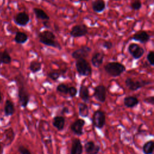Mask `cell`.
<instances>
[{
	"label": "cell",
	"mask_w": 154,
	"mask_h": 154,
	"mask_svg": "<svg viewBox=\"0 0 154 154\" xmlns=\"http://www.w3.org/2000/svg\"><path fill=\"white\" fill-rule=\"evenodd\" d=\"M128 51L135 60H138L144 54V49L137 43H131L128 47Z\"/></svg>",
	"instance_id": "ba28073f"
},
{
	"label": "cell",
	"mask_w": 154,
	"mask_h": 154,
	"mask_svg": "<svg viewBox=\"0 0 154 154\" xmlns=\"http://www.w3.org/2000/svg\"><path fill=\"white\" fill-rule=\"evenodd\" d=\"M146 58L147 60L148 61V63H149V64L152 66H153L154 65V52L152 51H150L148 52L147 56H146Z\"/></svg>",
	"instance_id": "4dcf8cb0"
},
{
	"label": "cell",
	"mask_w": 154,
	"mask_h": 154,
	"mask_svg": "<svg viewBox=\"0 0 154 154\" xmlns=\"http://www.w3.org/2000/svg\"><path fill=\"white\" fill-rule=\"evenodd\" d=\"M11 57L7 50L0 52V64H8L11 62Z\"/></svg>",
	"instance_id": "484cf974"
},
{
	"label": "cell",
	"mask_w": 154,
	"mask_h": 154,
	"mask_svg": "<svg viewBox=\"0 0 154 154\" xmlns=\"http://www.w3.org/2000/svg\"><path fill=\"white\" fill-rule=\"evenodd\" d=\"M78 1H88L89 0H78Z\"/></svg>",
	"instance_id": "60d3db41"
},
{
	"label": "cell",
	"mask_w": 154,
	"mask_h": 154,
	"mask_svg": "<svg viewBox=\"0 0 154 154\" xmlns=\"http://www.w3.org/2000/svg\"><path fill=\"white\" fill-rule=\"evenodd\" d=\"M84 149L86 154H97L100 151V147L93 141H88L85 143Z\"/></svg>",
	"instance_id": "5bb4252c"
},
{
	"label": "cell",
	"mask_w": 154,
	"mask_h": 154,
	"mask_svg": "<svg viewBox=\"0 0 154 154\" xmlns=\"http://www.w3.org/2000/svg\"><path fill=\"white\" fill-rule=\"evenodd\" d=\"M75 67L78 74L82 76H88L92 73V69L89 63L85 58H79L75 62Z\"/></svg>",
	"instance_id": "3957f363"
},
{
	"label": "cell",
	"mask_w": 154,
	"mask_h": 154,
	"mask_svg": "<svg viewBox=\"0 0 154 154\" xmlns=\"http://www.w3.org/2000/svg\"><path fill=\"white\" fill-rule=\"evenodd\" d=\"M14 23L20 26H25L29 22L30 19L29 15L24 11L17 13L13 19Z\"/></svg>",
	"instance_id": "7c38bea8"
},
{
	"label": "cell",
	"mask_w": 154,
	"mask_h": 154,
	"mask_svg": "<svg viewBox=\"0 0 154 154\" xmlns=\"http://www.w3.org/2000/svg\"><path fill=\"white\" fill-rule=\"evenodd\" d=\"M110 1H120L121 0H110Z\"/></svg>",
	"instance_id": "b9f144b4"
},
{
	"label": "cell",
	"mask_w": 154,
	"mask_h": 154,
	"mask_svg": "<svg viewBox=\"0 0 154 154\" xmlns=\"http://www.w3.org/2000/svg\"><path fill=\"white\" fill-rule=\"evenodd\" d=\"M138 103L139 101L138 99L136 97L132 96L125 97L123 99V103L126 108H132L136 106L138 104Z\"/></svg>",
	"instance_id": "ac0fdd59"
},
{
	"label": "cell",
	"mask_w": 154,
	"mask_h": 154,
	"mask_svg": "<svg viewBox=\"0 0 154 154\" xmlns=\"http://www.w3.org/2000/svg\"><path fill=\"white\" fill-rule=\"evenodd\" d=\"M43 25L44 27L46 28H48V29H50L51 28V24L48 22V20H43Z\"/></svg>",
	"instance_id": "8d00e7d4"
},
{
	"label": "cell",
	"mask_w": 154,
	"mask_h": 154,
	"mask_svg": "<svg viewBox=\"0 0 154 154\" xmlns=\"http://www.w3.org/2000/svg\"><path fill=\"white\" fill-rule=\"evenodd\" d=\"M1 100H2V96H1V93L0 91V102H1Z\"/></svg>",
	"instance_id": "ab89813d"
},
{
	"label": "cell",
	"mask_w": 154,
	"mask_h": 154,
	"mask_svg": "<svg viewBox=\"0 0 154 154\" xmlns=\"http://www.w3.org/2000/svg\"><path fill=\"white\" fill-rule=\"evenodd\" d=\"M5 145H10L14 138V133L13 129L10 128L5 130Z\"/></svg>",
	"instance_id": "4316f807"
},
{
	"label": "cell",
	"mask_w": 154,
	"mask_h": 154,
	"mask_svg": "<svg viewBox=\"0 0 154 154\" xmlns=\"http://www.w3.org/2000/svg\"><path fill=\"white\" fill-rule=\"evenodd\" d=\"M79 96L80 98L85 102L87 103L89 101L90 95L88 88L85 85H81L79 90Z\"/></svg>",
	"instance_id": "ffe728a7"
},
{
	"label": "cell",
	"mask_w": 154,
	"mask_h": 154,
	"mask_svg": "<svg viewBox=\"0 0 154 154\" xmlns=\"http://www.w3.org/2000/svg\"><path fill=\"white\" fill-rule=\"evenodd\" d=\"M78 108L79 115L81 117L83 118H85L88 116L89 109L87 105L85 103H83V102L78 103Z\"/></svg>",
	"instance_id": "603a6c76"
},
{
	"label": "cell",
	"mask_w": 154,
	"mask_h": 154,
	"mask_svg": "<svg viewBox=\"0 0 154 154\" xmlns=\"http://www.w3.org/2000/svg\"><path fill=\"white\" fill-rule=\"evenodd\" d=\"M18 97L21 106L26 108L29 101V94L23 84H20L18 87Z\"/></svg>",
	"instance_id": "8992f818"
},
{
	"label": "cell",
	"mask_w": 154,
	"mask_h": 154,
	"mask_svg": "<svg viewBox=\"0 0 154 154\" xmlns=\"http://www.w3.org/2000/svg\"><path fill=\"white\" fill-rule=\"evenodd\" d=\"M38 41L48 46H51L58 49H61V46L59 42L56 40V36L53 32L49 30H45L40 32L38 34Z\"/></svg>",
	"instance_id": "6da1fadb"
},
{
	"label": "cell",
	"mask_w": 154,
	"mask_h": 154,
	"mask_svg": "<svg viewBox=\"0 0 154 154\" xmlns=\"http://www.w3.org/2000/svg\"><path fill=\"white\" fill-rule=\"evenodd\" d=\"M105 71L112 77H118L126 71V67L119 62L108 63L104 66Z\"/></svg>",
	"instance_id": "7a4b0ae2"
},
{
	"label": "cell",
	"mask_w": 154,
	"mask_h": 154,
	"mask_svg": "<svg viewBox=\"0 0 154 154\" xmlns=\"http://www.w3.org/2000/svg\"><path fill=\"white\" fill-rule=\"evenodd\" d=\"M33 11L37 19L42 20H49L50 17L48 14L42 8H34Z\"/></svg>",
	"instance_id": "7402d4cb"
},
{
	"label": "cell",
	"mask_w": 154,
	"mask_h": 154,
	"mask_svg": "<svg viewBox=\"0 0 154 154\" xmlns=\"http://www.w3.org/2000/svg\"><path fill=\"white\" fill-rule=\"evenodd\" d=\"M68 93L69 94L70 96L72 97H75L77 94V89L75 87H69V91Z\"/></svg>",
	"instance_id": "d6a6232c"
},
{
	"label": "cell",
	"mask_w": 154,
	"mask_h": 154,
	"mask_svg": "<svg viewBox=\"0 0 154 154\" xmlns=\"http://www.w3.org/2000/svg\"><path fill=\"white\" fill-rule=\"evenodd\" d=\"M57 91L64 94H68L69 91V87L65 84L61 83L57 87Z\"/></svg>",
	"instance_id": "f1b7e54d"
},
{
	"label": "cell",
	"mask_w": 154,
	"mask_h": 154,
	"mask_svg": "<svg viewBox=\"0 0 154 154\" xmlns=\"http://www.w3.org/2000/svg\"><path fill=\"white\" fill-rule=\"evenodd\" d=\"M65 125V119L63 116H57L53 118L52 125L58 131H62Z\"/></svg>",
	"instance_id": "e0dca14e"
},
{
	"label": "cell",
	"mask_w": 154,
	"mask_h": 154,
	"mask_svg": "<svg viewBox=\"0 0 154 154\" xmlns=\"http://www.w3.org/2000/svg\"><path fill=\"white\" fill-rule=\"evenodd\" d=\"M143 101L146 103H148V104H150V105H153L154 104V97L153 96H149V97H147L146 98H145Z\"/></svg>",
	"instance_id": "d590c367"
},
{
	"label": "cell",
	"mask_w": 154,
	"mask_h": 154,
	"mask_svg": "<svg viewBox=\"0 0 154 154\" xmlns=\"http://www.w3.org/2000/svg\"><path fill=\"white\" fill-rule=\"evenodd\" d=\"M69 108L67 107H63V109L61 111V114H64L66 113H69Z\"/></svg>",
	"instance_id": "74e56055"
},
{
	"label": "cell",
	"mask_w": 154,
	"mask_h": 154,
	"mask_svg": "<svg viewBox=\"0 0 154 154\" xmlns=\"http://www.w3.org/2000/svg\"><path fill=\"white\" fill-rule=\"evenodd\" d=\"M83 151V146L81 141L79 138H75L72 140L70 154H82Z\"/></svg>",
	"instance_id": "9a60e30c"
},
{
	"label": "cell",
	"mask_w": 154,
	"mask_h": 154,
	"mask_svg": "<svg viewBox=\"0 0 154 154\" xmlns=\"http://www.w3.org/2000/svg\"><path fill=\"white\" fill-rule=\"evenodd\" d=\"M106 123V117L105 113L101 110L94 111L92 117V123L97 129H102Z\"/></svg>",
	"instance_id": "5b68a950"
},
{
	"label": "cell",
	"mask_w": 154,
	"mask_h": 154,
	"mask_svg": "<svg viewBox=\"0 0 154 154\" xmlns=\"http://www.w3.org/2000/svg\"><path fill=\"white\" fill-rule=\"evenodd\" d=\"M85 124V121L82 119H76L70 126V129L77 136L83 135V128Z\"/></svg>",
	"instance_id": "8fae6325"
},
{
	"label": "cell",
	"mask_w": 154,
	"mask_h": 154,
	"mask_svg": "<svg viewBox=\"0 0 154 154\" xmlns=\"http://www.w3.org/2000/svg\"><path fill=\"white\" fill-rule=\"evenodd\" d=\"M60 76V73L57 72H51L48 73V76L53 81H57Z\"/></svg>",
	"instance_id": "1f68e13d"
},
{
	"label": "cell",
	"mask_w": 154,
	"mask_h": 154,
	"mask_svg": "<svg viewBox=\"0 0 154 154\" xmlns=\"http://www.w3.org/2000/svg\"><path fill=\"white\" fill-rule=\"evenodd\" d=\"M88 32V28L85 24H77L72 28L70 31V35L73 38H77L86 35Z\"/></svg>",
	"instance_id": "52a82bcc"
},
{
	"label": "cell",
	"mask_w": 154,
	"mask_h": 154,
	"mask_svg": "<svg viewBox=\"0 0 154 154\" xmlns=\"http://www.w3.org/2000/svg\"><path fill=\"white\" fill-rule=\"evenodd\" d=\"M104 59V54L102 52H95L91 58V64L93 67L96 68H99L103 63Z\"/></svg>",
	"instance_id": "2e32d148"
},
{
	"label": "cell",
	"mask_w": 154,
	"mask_h": 154,
	"mask_svg": "<svg viewBox=\"0 0 154 154\" xmlns=\"http://www.w3.org/2000/svg\"><path fill=\"white\" fill-rule=\"evenodd\" d=\"M52 1H55V0H52Z\"/></svg>",
	"instance_id": "7bdbcfd3"
},
{
	"label": "cell",
	"mask_w": 154,
	"mask_h": 154,
	"mask_svg": "<svg viewBox=\"0 0 154 154\" xmlns=\"http://www.w3.org/2000/svg\"><path fill=\"white\" fill-rule=\"evenodd\" d=\"M93 96L99 102L103 103L106 97V88L103 85H99L94 89Z\"/></svg>",
	"instance_id": "9c48e42d"
},
{
	"label": "cell",
	"mask_w": 154,
	"mask_h": 154,
	"mask_svg": "<svg viewBox=\"0 0 154 154\" xmlns=\"http://www.w3.org/2000/svg\"><path fill=\"white\" fill-rule=\"evenodd\" d=\"M92 9L96 13H102L106 8V4L103 0H95L91 4Z\"/></svg>",
	"instance_id": "d6986e66"
},
{
	"label": "cell",
	"mask_w": 154,
	"mask_h": 154,
	"mask_svg": "<svg viewBox=\"0 0 154 154\" xmlns=\"http://www.w3.org/2000/svg\"><path fill=\"white\" fill-rule=\"evenodd\" d=\"M91 51V48L87 46H82L80 48L74 51L71 55L72 57L75 60L79 58H85L88 56Z\"/></svg>",
	"instance_id": "30bf717a"
},
{
	"label": "cell",
	"mask_w": 154,
	"mask_h": 154,
	"mask_svg": "<svg viewBox=\"0 0 154 154\" xmlns=\"http://www.w3.org/2000/svg\"><path fill=\"white\" fill-rule=\"evenodd\" d=\"M150 35L149 34L145 31H140L136 32L132 37V39L138 42L144 44L148 42L150 40Z\"/></svg>",
	"instance_id": "4fadbf2b"
},
{
	"label": "cell",
	"mask_w": 154,
	"mask_h": 154,
	"mask_svg": "<svg viewBox=\"0 0 154 154\" xmlns=\"http://www.w3.org/2000/svg\"><path fill=\"white\" fill-rule=\"evenodd\" d=\"M4 153V146L2 143L0 142V154H3Z\"/></svg>",
	"instance_id": "f35d334b"
},
{
	"label": "cell",
	"mask_w": 154,
	"mask_h": 154,
	"mask_svg": "<svg viewBox=\"0 0 154 154\" xmlns=\"http://www.w3.org/2000/svg\"><path fill=\"white\" fill-rule=\"evenodd\" d=\"M125 85L129 90L135 91L150 83V81L144 80H134L131 78H127L125 80Z\"/></svg>",
	"instance_id": "277c9868"
},
{
	"label": "cell",
	"mask_w": 154,
	"mask_h": 154,
	"mask_svg": "<svg viewBox=\"0 0 154 154\" xmlns=\"http://www.w3.org/2000/svg\"><path fill=\"white\" fill-rule=\"evenodd\" d=\"M142 149L144 154H153L154 150V141L153 140L147 141L143 144Z\"/></svg>",
	"instance_id": "d4e9b609"
},
{
	"label": "cell",
	"mask_w": 154,
	"mask_h": 154,
	"mask_svg": "<svg viewBox=\"0 0 154 154\" xmlns=\"http://www.w3.org/2000/svg\"><path fill=\"white\" fill-rule=\"evenodd\" d=\"M101 45L106 49H111L113 47V44L110 41H105L102 43Z\"/></svg>",
	"instance_id": "836d02e7"
},
{
	"label": "cell",
	"mask_w": 154,
	"mask_h": 154,
	"mask_svg": "<svg viewBox=\"0 0 154 154\" xmlns=\"http://www.w3.org/2000/svg\"><path fill=\"white\" fill-rule=\"evenodd\" d=\"M42 69V63L36 60H32L30 62L29 66V69L30 71L33 73H35L39 72Z\"/></svg>",
	"instance_id": "83f0119b"
},
{
	"label": "cell",
	"mask_w": 154,
	"mask_h": 154,
	"mask_svg": "<svg viewBox=\"0 0 154 154\" xmlns=\"http://www.w3.org/2000/svg\"><path fill=\"white\" fill-rule=\"evenodd\" d=\"M14 42L17 44H24L28 40V35L22 31L16 32L14 37Z\"/></svg>",
	"instance_id": "44dd1931"
},
{
	"label": "cell",
	"mask_w": 154,
	"mask_h": 154,
	"mask_svg": "<svg viewBox=\"0 0 154 154\" xmlns=\"http://www.w3.org/2000/svg\"><path fill=\"white\" fill-rule=\"evenodd\" d=\"M18 151L20 154H31L30 151L23 146H20L18 147Z\"/></svg>",
	"instance_id": "e575fe53"
},
{
	"label": "cell",
	"mask_w": 154,
	"mask_h": 154,
	"mask_svg": "<svg viewBox=\"0 0 154 154\" xmlns=\"http://www.w3.org/2000/svg\"><path fill=\"white\" fill-rule=\"evenodd\" d=\"M15 111L14 103L10 100H7L4 106V112L7 116H12Z\"/></svg>",
	"instance_id": "cb8c5ba5"
},
{
	"label": "cell",
	"mask_w": 154,
	"mask_h": 154,
	"mask_svg": "<svg viewBox=\"0 0 154 154\" xmlns=\"http://www.w3.org/2000/svg\"><path fill=\"white\" fill-rule=\"evenodd\" d=\"M131 8L136 11L140 10L142 7V3L140 0H135L131 3Z\"/></svg>",
	"instance_id": "f546056e"
}]
</instances>
